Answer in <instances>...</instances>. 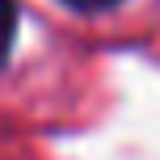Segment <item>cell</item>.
Wrapping results in <instances>:
<instances>
[{
    "label": "cell",
    "mask_w": 160,
    "mask_h": 160,
    "mask_svg": "<svg viewBox=\"0 0 160 160\" xmlns=\"http://www.w3.org/2000/svg\"><path fill=\"white\" fill-rule=\"evenodd\" d=\"M13 34H17V4L0 0V63H4L8 47H13Z\"/></svg>",
    "instance_id": "6da1fadb"
},
{
    "label": "cell",
    "mask_w": 160,
    "mask_h": 160,
    "mask_svg": "<svg viewBox=\"0 0 160 160\" xmlns=\"http://www.w3.org/2000/svg\"><path fill=\"white\" fill-rule=\"evenodd\" d=\"M68 8H76V13H105V8L122 4V0H63Z\"/></svg>",
    "instance_id": "7a4b0ae2"
}]
</instances>
